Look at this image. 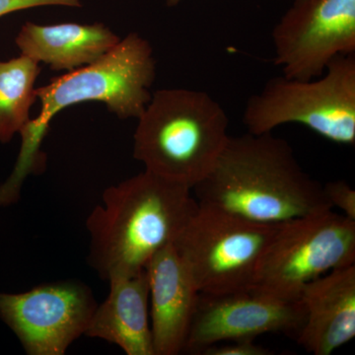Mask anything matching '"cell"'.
Returning <instances> with one entry per match:
<instances>
[{
	"label": "cell",
	"instance_id": "6da1fadb",
	"mask_svg": "<svg viewBox=\"0 0 355 355\" xmlns=\"http://www.w3.org/2000/svg\"><path fill=\"white\" fill-rule=\"evenodd\" d=\"M198 207L277 224L333 209L323 184L272 132L229 137L216 164L193 187Z\"/></svg>",
	"mask_w": 355,
	"mask_h": 355
},
{
	"label": "cell",
	"instance_id": "7a4b0ae2",
	"mask_svg": "<svg viewBox=\"0 0 355 355\" xmlns=\"http://www.w3.org/2000/svg\"><path fill=\"white\" fill-rule=\"evenodd\" d=\"M198 209L191 188L146 170L109 187L86 220L89 266L107 282L146 270Z\"/></svg>",
	"mask_w": 355,
	"mask_h": 355
},
{
	"label": "cell",
	"instance_id": "3957f363",
	"mask_svg": "<svg viewBox=\"0 0 355 355\" xmlns=\"http://www.w3.org/2000/svg\"><path fill=\"white\" fill-rule=\"evenodd\" d=\"M155 77L153 46L137 33H130L93 64L37 88L41 110L20 132L22 147L9 182L21 186L25 177L41 166L40 144L51 120L62 110L84 102H102L121 120L139 119L153 97Z\"/></svg>",
	"mask_w": 355,
	"mask_h": 355
},
{
	"label": "cell",
	"instance_id": "277c9868",
	"mask_svg": "<svg viewBox=\"0 0 355 355\" xmlns=\"http://www.w3.org/2000/svg\"><path fill=\"white\" fill-rule=\"evenodd\" d=\"M137 120L133 157L146 171L191 190L209 174L230 137L227 114L203 91H156Z\"/></svg>",
	"mask_w": 355,
	"mask_h": 355
},
{
	"label": "cell",
	"instance_id": "5b68a950",
	"mask_svg": "<svg viewBox=\"0 0 355 355\" xmlns=\"http://www.w3.org/2000/svg\"><path fill=\"white\" fill-rule=\"evenodd\" d=\"M242 121L253 135L300 123L331 142L354 146L355 53L334 58L316 80L270 78L248 99Z\"/></svg>",
	"mask_w": 355,
	"mask_h": 355
},
{
	"label": "cell",
	"instance_id": "8992f818",
	"mask_svg": "<svg viewBox=\"0 0 355 355\" xmlns=\"http://www.w3.org/2000/svg\"><path fill=\"white\" fill-rule=\"evenodd\" d=\"M282 224L250 221L198 207L173 245L198 291H238L254 286Z\"/></svg>",
	"mask_w": 355,
	"mask_h": 355
},
{
	"label": "cell",
	"instance_id": "52a82bcc",
	"mask_svg": "<svg viewBox=\"0 0 355 355\" xmlns=\"http://www.w3.org/2000/svg\"><path fill=\"white\" fill-rule=\"evenodd\" d=\"M355 265V221L333 209L284 222L261 261L254 286L299 299L312 280Z\"/></svg>",
	"mask_w": 355,
	"mask_h": 355
},
{
	"label": "cell",
	"instance_id": "ba28073f",
	"mask_svg": "<svg viewBox=\"0 0 355 355\" xmlns=\"http://www.w3.org/2000/svg\"><path fill=\"white\" fill-rule=\"evenodd\" d=\"M272 38L284 76L318 78L334 58L355 53V0H293Z\"/></svg>",
	"mask_w": 355,
	"mask_h": 355
},
{
	"label": "cell",
	"instance_id": "9c48e42d",
	"mask_svg": "<svg viewBox=\"0 0 355 355\" xmlns=\"http://www.w3.org/2000/svg\"><path fill=\"white\" fill-rule=\"evenodd\" d=\"M97 305L85 284L60 280L23 293H0V318L28 355H64L85 336Z\"/></svg>",
	"mask_w": 355,
	"mask_h": 355
},
{
	"label": "cell",
	"instance_id": "30bf717a",
	"mask_svg": "<svg viewBox=\"0 0 355 355\" xmlns=\"http://www.w3.org/2000/svg\"><path fill=\"white\" fill-rule=\"evenodd\" d=\"M304 321L300 299L279 297L256 286L218 293L200 292L183 352L198 354L209 345L254 340L268 333L297 336Z\"/></svg>",
	"mask_w": 355,
	"mask_h": 355
},
{
	"label": "cell",
	"instance_id": "8fae6325",
	"mask_svg": "<svg viewBox=\"0 0 355 355\" xmlns=\"http://www.w3.org/2000/svg\"><path fill=\"white\" fill-rule=\"evenodd\" d=\"M146 270L154 352L182 354L200 291L173 244L159 251Z\"/></svg>",
	"mask_w": 355,
	"mask_h": 355
},
{
	"label": "cell",
	"instance_id": "7c38bea8",
	"mask_svg": "<svg viewBox=\"0 0 355 355\" xmlns=\"http://www.w3.org/2000/svg\"><path fill=\"white\" fill-rule=\"evenodd\" d=\"M305 321L298 345L315 355H330L355 336V265L312 280L299 295Z\"/></svg>",
	"mask_w": 355,
	"mask_h": 355
},
{
	"label": "cell",
	"instance_id": "4fadbf2b",
	"mask_svg": "<svg viewBox=\"0 0 355 355\" xmlns=\"http://www.w3.org/2000/svg\"><path fill=\"white\" fill-rule=\"evenodd\" d=\"M108 282V296L96 307L85 336L118 345L128 355H155L146 268L113 275Z\"/></svg>",
	"mask_w": 355,
	"mask_h": 355
},
{
	"label": "cell",
	"instance_id": "5bb4252c",
	"mask_svg": "<svg viewBox=\"0 0 355 355\" xmlns=\"http://www.w3.org/2000/svg\"><path fill=\"white\" fill-rule=\"evenodd\" d=\"M102 23L39 25L26 22L15 38L21 55L48 65L51 70L71 71L93 64L120 42Z\"/></svg>",
	"mask_w": 355,
	"mask_h": 355
},
{
	"label": "cell",
	"instance_id": "9a60e30c",
	"mask_svg": "<svg viewBox=\"0 0 355 355\" xmlns=\"http://www.w3.org/2000/svg\"><path fill=\"white\" fill-rule=\"evenodd\" d=\"M41 64L24 55L0 60V144H8L30 123Z\"/></svg>",
	"mask_w": 355,
	"mask_h": 355
},
{
	"label": "cell",
	"instance_id": "2e32d148",
	"mask_svg": "<svg viewBox=\"0 0 355 355\" xmlns=\"http://www.w3.org/2000/svg\"><path fill=\"white\" fill-rule=\"evenodd\" d=\"M324 197L331 209L338 207L343 216L355 221V191L345 181H334L323 186Z\"/></svg>",
	"mask_w": 355,
	"mask_h": 355
},
{
	"label": "cell",
	"instance_id": "e0dca14e",
	"mask_svg": "<svg viewBox=\"0 0 355 355\" xmlns=\"http://www.w3.org/2000/svg\"><path fill=\"white\" fill-rule=\"evenodd\" d=\"M225 345H209L198 352L200 355H270V350L256 345L253 338L229 340Z\"/></svg>",
	"mask_w": 355,
	"mask_h": 355
},
{
	"label": "cell",
	"instance_id": "ac0fdd59",
	"mask_svg": "<svg viewBox=\"0 0 355 355\" xmlns=\"http://www.w3.org/2000/svg\"><path fill=\"white\" fill-rule=\"evenodd\" d=\"M41 6H83L81 0H0V18L17 11Z\"/></svg>",
	"mask_w": 355,
	"mask_h": 355
},
{
	"label": "cell",
	"instance_id": "d6986e66",
	"mask_svg": "<svg viewBox=\"0 0 355 355\" xmlns=\"http://www.w3.org/2000/svg\"><path fill=\"white\" fill-rule=\"evenodd\" d=\"M182 0H166V3L169 7L176 6L181 2Z\"/></svg>",
	"mask_w": 355,
	"mask_h": 355
}]
</instances>
